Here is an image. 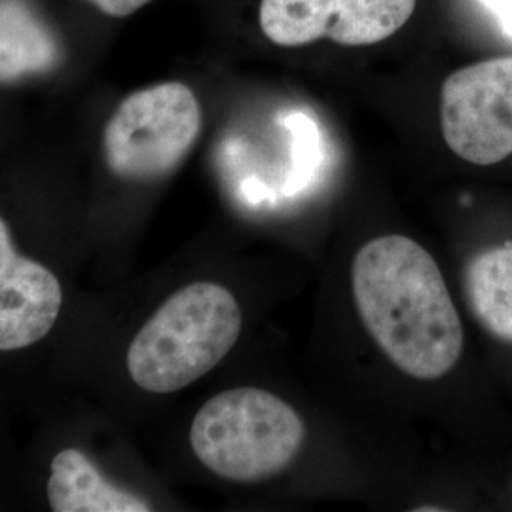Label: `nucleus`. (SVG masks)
I'll use <instances>...</instances> for the list:
<instances>
[{
  "label": "nucleus",
  "mask_w": 512,
  "mask_h": 512,
  "mask_svg": "<svg viewBox=\"0 0 512 512\" xmlns=\"http://www.w3.org/2000/svg\"><path fill=\"white\" fill-rule=\"evenodd\" d=\"M357 311L385 357L416 380H439L458 365L463 327L439 264L406 236H382L351 266Z\"/></svg>",
  "instance_id": "nucleus-1"
},
{
  "label": "nucleus",
  "mask_w": 512,
  "mask_h": 512,
  "mask_svg": "<svg viewBox=\"0 0 512 512\" xmlns=\"http://www.w3.org/2000/svg\"><path fill=\"white\" fill-rule=\"evenodd\" d=\"M243 327L236 296L200 281L171 294L128 349L133 384L169 395L194 384L232 351Z\"/></svg>",
  "instance_id": "nucleus-2"
},
{
  "label": "nucleus",
  "mask_w": 512,
  "mask_h": 512,
  "mask_svg": "<svg viewBox=\"0 0 512 512\" xmlns=\"http://www.w3.org/2000/svg\"><path fill=\"white\" fill-rule=\"evenodd\" d=\"M304 439L306 427L294 408L258 387L215 395L190 427L196 458L213 475L232 482H258L283 473Z\"/></svg>",
  "instance_id": "nucleus-3"
},
{
  "label": "nucleus",
  "mask_w": 512,
  "mask_h": 512,
  "mask_svg": "<svg viewBox=\"0 0 512 512\" xmlns=\"http://www.w3.org/2000/svg\"><path fill=\"white\" fill-rule=\"evenodd\" d=\"M202 131L198 97L181 82H164L126 97L110 116L103 152L110 171L126 181L171 173Z\"/></svg>",
  "instance_id": "nucleus-4"
},
{
  "label": "nucleus",
  "mask_w": 512,
  "mask_h": 512,
  "mask_svg": "<svg viewBox=\"0 0 512 512\" xmlns=\"http://www.w3.org/2000/svg\"><path fill=\"white\" fill-rule=\"evenodd\" d=\"M440 128L448 148L473 165L512 154V55L450 74L440 92Z\"/></svg>",
  "instance_id": "nucleus-5"
},
{
  "label": "nucleus",
  "mask_w": 512,
  "mask_h": 512,
  "mask_svg": "<svg viewBox=\"0 0 512 512\" xmlns=\"http://www.w3.org/2000/svg\"><path fill=\"white\" fill-rule=\"evenodd\" d=\"M416 10V0H262L260 27L277 46L296 48L319 38L370 46L393 37Z\"/></svg>",
  "instance_id": "nucleus-6"
},
{
  "label": "nucleus",
  "mask_w": 512,
  "mask_h": 512,
  "mask_svg": "<svg viewBox=\"0 0 512 512\" xmlns=\"http://www.w3.org/2000/svg\"><path fill=\"white\" fill-rule=\"evenodd\" d=\"M63 304L59 279L37 260L21 255L0 219V351H18L54 329Z\"/></svg>",
  "instance_id": "nucleus-7"
},
{
  "label": "nucleus",
  "mask_w": 512,
  "mask_h": 512,
  "mask_svg": "<svg viewBox=\"0 0 512 512\" xmlns=\"http://www.w3.org/2000/svg\"><path fill=\"white\" fill-rule=\"evenodd\" d=\"M46 494L55 512L150 511L145 499L110 484L92 459L76 448L61 450L55 456Z\"/></svg>",
  "instance_id": "nucleus-8"
},
{
  "label": "nucleus",
  "mask_w": 512,
  "mask_h": 512,
  "mask_svg": "<svg viewBox=\"0 0 512 512\" xmlns=\"http://www.w3.org/2000/svg\"><path fill=\"white\" fill-rule=\"evenodd\" d=\"M59 46L52 31L23 0H0V82L52 71Z\"/></svg>",
  "instance_id": "nucleus-9"
},
{
  "label": "nucleus",
  "mask_w": 512,
  "mask_h": 512,
  "mask_svg": "<svg viewBox=\"0 0 512 512\" xmlns=\"http://www.w3.org/2000/svg\"><path fill=\"white\" fill-rule=\"evenodd\" d=\"M465 294L480 325L512 344V245L484 251L469 262Z\"/></svg>",
  "instance_id": "nucleus-10"
},
{
  "label": "nucleus",
  "mask_w": 512,
  "mask_h": 512,
  "mask_svg": "<svg viewBox=\"0 0 512 512\" xmlns=\"http://www.w3.org/2000/svg\"><path fill=\"white\" fill-rule=\"evenodd\" d=\"M97 10L112 18H126L147 6L152 0H88Z\"/></svg>",
  "instance_id": "nucleus-11"
},
{
  "label": "nucleus",
  "mask_w": 512,
  "mask_h": 512,
  "mask_svg": "<svg viewBox=\"0 0 512 512\" xmlns=\"http://www.w3.org/2000/svg\"><path fill=\"white\" fill-rule=\"evenodd\" d=\"M492 16L501 31L512 38V0H478Z\"/></svg>",
  "instance_id": "nucleus-12"
}]
</instances>
